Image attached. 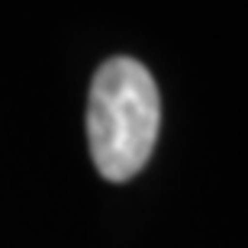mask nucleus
I'll list each match as a JSON object with an SVG mask.
<instances>
[{
	"label": "nucleus",
	"mask_w": 248,
	"mask_h": 248,
	"mask_svg": "<svg viewBox=\"0 0 248 248\" xmlns=\"http://www.w3.org/2000/svg\"><path fill=\"white\" fill-rule=\"evenodd\" d=\"M161 126L155 78L136 58H110L97 68L87 100V142L97 171L113 184L136 177L152 158Z\"/></svg>",
	"instance_id": "nucleus-1"
}]
</instances>
